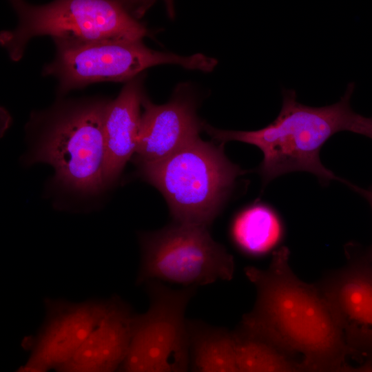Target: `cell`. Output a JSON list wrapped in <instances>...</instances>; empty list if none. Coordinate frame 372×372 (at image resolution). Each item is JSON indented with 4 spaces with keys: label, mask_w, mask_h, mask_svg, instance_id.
I'll return each instance as SVG.
<instances>
[{
    "label": "cell",
    "mask_w": 372,
    "mask_h": 372,
    "mask_svg": "<svg viewBox=\"0 0 372 372\" xmlns=\"http://www.w3.org/2000/svg\"><path fill=\"white\" fill-rule=\"evenodd\" d=\"M289 250L272 254L267 269H245L256 298L242 327L302 355L313 372H340L351 355L341 330L316 284L300 280L289 265Z\"/></svg>",
    "instance_id": "1"
},
{
    "label": "cell",
    "mask_w": 372,
    "mask_h": 372,
    "mask_svg": "<svg viewBox=\"0 0 372 372\" xmlns=\"http://www.w3.org/2000/svg\"><path fill=\"white\" fill-rule=\"evenodd\" d=\"M354 88L350 83L337 103L322 107L300 103L294 90H283L281 110L266 127L239 131L203 124V130L220 143L239 141L259 148L263 158L258 172L265 184L290 172H307L326 185L340 178L322 164L320 153L335 134L351 132L356 114L350 104Z\"/></svg>",
    "instance_id": "2"
},
{
    "label": "cell",
    "mask_w": 372,
    "mask_h": 372,
    "mask_svg": "<svg viewBox=\"0 0 372 372\" xmlns=\"http://www.w3.org/2000/svg\"><path fill=\"white\" fill-rule=\"evenodd\" d=\"M111 99L101 96L57 99L31 114L29 128L37 135L30 163L52 165L55 179L84 194H97L104 179V118Z\"/></svg>",
    "instance_id": "3"
},
{
    "label": "cell",
    "mask_w": 372,
    "mask_h": 372,
    "mask_svg": "<svg viewBox=\"0 0 372 372\" xmlns=\"http://www.w3.org/2000/svg\"><path fill=\"white\" fill-rule=\"evenodd\" d=\"M224 143L200 137L161 161L138 165L139 173L163 196L175 223L209 227L248 172L225 154Z\"/></svg>",
    "instance_id": "4"
},
{
    "label": "cell",
    "mask_w": 372,
    "mask_h": 372,
    "mask_svg": "<svg viewBox=\"0 0 372 372\" xmlns=\"http://www.w3.org/2000/svg\"><path fill=\"white\" fill-rule=\"evenodd\" d=\"M17 23L0 34L1 46L13 61L23 56L34 37L48 36L54 43L143 41L147 29L124 6L110 0H56L45 4L9 1Z\"/></svg>",
    "instance_id": "5"
},
{
    "label": "cell",
    "mask_w": 372,
    "mask_h": 372,
    "mask_svg": "<svg viewBox=\"0 0 372 372\" xmlns=\"http://www.w3.org/2000/svg\"><path fill=\"white\" fill-rule=\"evenodd\" d=\"M56 52L42 75L58 82L61 96L100 82L127 83L146 69L174 64L185 69L211 72L218 61L202 53L181 56L147 47L143 41H101L90 43H54Z\"/></svg>",
    "instance_id": "6"
},
{
    "label": "cell",
    "mask_w": 372,
    "mask_h": 372,
    "mask_svg": "<svg viewBox=\"0 0 372 372\" xmlns=\"http://www.w3.org/2000/svg\"><path fill=\"white\" fill-rule=\"evenodd\" d=\"M140 243L137 285L158 280L197 287L233 278L234 257L207 226L175 223L141 235Z\"/></svg>",
    "instance_id": "7"
},
{
    "label": "cell",
    "mask_w": 372,
    "mask_h": 372,
    "mask_svg": "<svg viewBox=\"0 0 372 372\" xmlns=\"http://www.w3.org/2000/svg\"><path fill=\"white\" fill-rule=\"evenodd\" d=\"M144 285L149 307L136 313L126 355L116 372H189L185 312L197 287L174 289L158 280Z\"/></svg>",
    "instance_id": "8"
},
{
    "label": "cell",
    "mask_w": 372,
    "mask_h": 372,
    "mask_svg": "<svg viewBox=\"0 0 372 372\" xmlns=\"http://www.w3.org/2000/svg\"><path fill=\"white\" fill-rule=\"evenodd\" d=\"M347 262L316 282L341 330L350 354L372 361V262L365 250L346 247Z\"/></svg>",
    "instance_id": "9"
},
{
    "label": "cell",
    "mask_w": 372,
    "mask_h": 372,
    "mask_svg": "<svg viewBox=\"0 0 372 372\" xmlns=\"http://www.w3.org/2000/svg\"><path fill=\"white\" fill-rule=\"evenodd\" d=\"M112 303L113 296L81 302L45 298L44 322L35 336L24 342L30 351L25 365L39 372L56 371L100 324Z\"/></svg>",
    "instance_id": "10"
},
{
    "label": "cell",
    "mask_w": 372,
    "mask_h": 372,
    "mask_svg": "<svg viewBox=\"0 0 372 372\" xmlns=\"http://www.w3.org/2000/svg\"><path fill=\"white\" fill-rule=\"evenodd\" d=\"M142 108L133 156L138 165L164 160L199 137L203 123L185 99L175 97L156 105L145 96Z\"/></svg>",
    "instance_id": "11"
},
{
    "label": "cell",
    "mask_w": 372,
    "mask_h": 372,
    "mask_svg": "<svg viewBox=\"0 0 372 372\" xmlns=\"http://www.w3.org/2000/svg\"><path fill=\"white\" fill-rule=\"evenodd\" d=\"M136 313L118 296L100 324L56 372H116L130 342Z\"/></svg>",
    "instance_id": "12"
},
{
    "label": "cell",
    "mask_w": 372,
    "mask_h": 372,
    "mask_svg": "<svg viewBox=\"0 0 372 372\" xmlns=\"http://www.w3.org/2000/svg\"><path fill=\"white\" fill-rule=\"evenodd\" d=\"M144 97L143 78L139 75L125 83L107 105L103 127L106 185L118 178L134 155Z\"/></svg>",
    "instance_id": "13"
},
{
    "label": "cell",
    "mask_w": 372,
    "mask_h": 372,
    "mask_svg": "<svg viewBox=\"0 0 372 372\" xmlns=\"http://www.w3.org/2000/svg\"><path fill=\"white\" fill-rule=\"evenodd\" d=\"M189 372H239L233 331L187 321Z\"/></svg>",
    "instance_id": "14"
},
{
    "label": "cell",
    "mask_w": 372,
    "mask_h": 372,
    "mask_svg": "<svg viewBox=\"0 0 372 372\" xmlns=\"http://www.w3.org/2000/svg\"><path fill=\"white\" fill-rule=\"evenodd\" d=\"M231 234L242 251L260 256L279 245L283 236V226L271 207L258 203L245 208L236 216Z\"/></svg>",
    "instance_id": "15"
},
{
    "label": "cell",
    "mask_w": 372,
    "mask_h": 372,
    "mask_svg": "<svg viewBox=\"0 0 372 372\" xmlns=\"http://www.w3.org/2000/svg\"><path fill=\"white\" fill-rule=\"evenodd\" d=\"M239 372H293L295 354L241 326L233 331Z\"/></svg>",
    "instance_id": "16"
},
{
    "label": "cell",
    "mask_w": 372,
    "mask_h": 372,
    "mask_svg": "<svg viewBox=\"0 0 372 372\" xmlns=\"http://www.w3.org/2000/svg\"><path fill=\"white\" fill-rule=\"evenodd\" d=\"M351 132L362 134L372 139V116L365 117L356 114Z\"/></svg>",
    "instance_id": "17"
},
{
    "label": "cell",
    "mask_w": 372,
    "mask_h": 372,
    "mask_svg": "<svg viewBox=\"0 0 372 372\" xmlns=\"http://www.w3.org/2000/svg\"><path fill=\"white\" fill-rule=\"evenodd\" d=\"M344 183L349 186L351 189L364 197L369 202L372 209V187H371L368 189L362 188L345 180L344 181ZM365 254L368 258L372 262V243L371 246L365 250Z\"/></svg>",
    "instance_id": "18"
},
{
    "label": "cell",
    "mask_w": 372,
    "mask_h": 372,
    "mask_svg": "<svg viewBox=\"0 0 372 372\" xmlns=\"http://www.w3.org/2000/svg\"><path fill=\"white\" fill-rule=\"evenodd\" d=\"M340 372H372V361H366L358 366H351L346 363Z\"/></svg>",
    "instance_id": "19"
},
{
    "label": "cell",
    "mask_w": 372,
    "mask_h": 372,
    "mask_svg": "<svg viewBox=\"0 0 372 372\" xmlns=\"http://www.w3.org/2000/svg\"><path fill=\"white\" fill-rule=\"evenodd\" d=\"M14 372H39V371L34 370L33 369H31L30 367H28L25 365H23V366H20Z\"/></svg>",
    "instance_id": "20"
}]
</instances>
